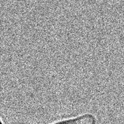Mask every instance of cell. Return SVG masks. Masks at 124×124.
Listing matches in <instances>:
<instances>
[{"label": "cell", "mask_w": 124, "mask_h": 124, "mask_svg": "<svg viewBox=\"0 0 124 124\" xmlns=\"http://www.w3.org/2000/svg\"><path fill=\"white\" fill-rule=\"evenodd\" d=\"M52 124H96V118L92 114H84L76 117L60 120Z\"/></svg>", "instance_id": "1"}, {"label": "cell", "mask_w": 124, "mask_h": 124, "mask_svg": "<svg viewBox=\"0 0 124 124\" xmlns=\"http://www.w3.org/2000/svg\"><path fill=\"white\" fill-rule=\"evenodd\" d=\"M0 124H3V122H2V120H1V118H0Z\"/></svg>", "instance_id": "2"}]
</instances>
